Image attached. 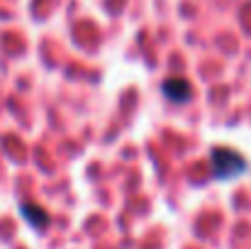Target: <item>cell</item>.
Instances as JSON below:
<instances>
[{"instance_id":"7a4b0ae2","label":"cell","mask_w":251,"mask_h":249,"mask_svg":"<svg viewBox=\"0 0 251 249\" xmlns=\"http://www.w3.org/2000/svg\"><path fill=\"white\" fill-rule=\"evenodd\" d=\"M161 93L166 95L171 103L180 105V103H188V100H190L193 85L185 81V79H168V81L161 83Z\"/></svg>"},{"instance_id":"3957f363","label":"cell","mask_w":251,"mask_h":249,"mask_svg":"<svg viewBox=\"0 0 251 249\" xmlns=\"http://www.w3.org/2000/svg\"><path fill=\"white\" fill-rule=\"evenodd\" d=\"M20 210H22L25 220H27L29 225H34L37 230H44V227H47V222H49V215H47V210H44V208H39V205H32V203H25Z\"/></svg>"},{"instance_id":"6da1fadb","label":"cell","mask_w":251,"mask_h":249,"mask_svg":"<svg viewBox=\"0 0 251 249\" xmlns=\"http://www.w3.org/2000/svg\"><path fill=\"white\" fill-rule=\"evenodd\" d=\"M247 159L237 152V149H227V147H215L210 154V168L212 176L217 181H227V178H237L247 171Z\"/></svg>"}]
</instances>
